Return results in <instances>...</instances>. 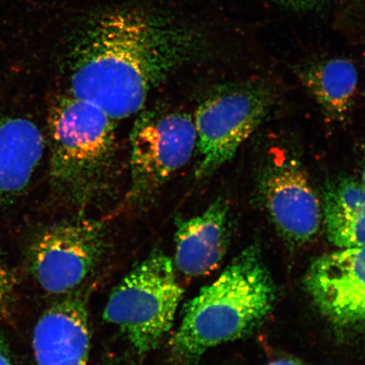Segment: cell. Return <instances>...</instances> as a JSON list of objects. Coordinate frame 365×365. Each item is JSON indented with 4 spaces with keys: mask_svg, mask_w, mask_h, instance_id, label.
<instances>
[{
    "mask_svg": "<svg viewBox=\"0 0 365 365\" xmlns=\"http://www.w3.org/2000/svg\"><path fill=\"white\" fill-rule=\"evenodd\" d=\"M259 194L273 225L287 240L304 243L317 235L322 202L298 162L285 160L264 168Z\"/></svg>",
    "mask_w": 365,
    "mask_h": 365,
    "instance_id": "8",
    "label": "cell"
},
{
    "mask_svg": "<svg viewBox=\"0 0 365 365\" xmlns=\"http://www.w3.org/2000/svg\"><path fill=\"white\" fill-rule=\"evenodd\" d=\"M90 345L88 312L78 296L54 303L34 327L36 365H88Z\"/></svg>",
    "mask_w": 365,
    "mask_h": 365,
    "instance_id": "10",
    "label": "cell"
},
{
    "mask_svg": "<svg viewBox=\"0 0 365 365\" xmlns=\"http://www.w3.org/2000/svg\"><path fill=\"white\" fill-rule=\"evenodd\" d=\"M0 365H13L10 349L1 331H0Z\"/></svg>",
    "mask_w": 365,
    "mask_h": 365,
    "instance_id": "16",
    "label": "cell"
},
{
    "mask_svg": "<svg viewBox=\"0 0 365 365\" xmlns=\"http://www.w3.org/2000/svg\"><path fill=\"white\" fill-rule=\"evenodd\" d=\"M322 216L331 243L341 249L365 247V186L353 178L332 181L323 190Z\"/></svg>",
    "mask_w": 365,
    "mask_h": 365,
    "instance_id": "13",
    "label": "cell"
},
{
    "mask_svg": "<svg viewBox=\"0 0 365 365\" xmlns=\"http://www.w3.org/2000/svg\"><path fill=\"white\" fill-rule=\"evenodd\" d=\"M13 286L6 268L0 263V317H6L11 307Z\"/></svg>",
    "mask_w": 365,
    "mask_h": 365,
    "instance_id": "15",
    "label": "cell"
},
{
    "mask_svg": "<svg viewBox=\"0 0 365 365\" xmlns=\"http://www.w3.org/2000/svg\"><path fill=\"white\" fill-rule=\"evenodd\" d=\"M302 81L328 115L342 120L352 107L359 74L352 62L336 58L309 68Z\"/></svg>",
    "mask_w": 365,
    "mask_h": 365,
    "instance_id": "14",
    "label": "cell"
},
{
    "mask_svg": "<svg viewBox=\"0 0 365 365\" xmlns=\"http://www.w3.org/2000/svg\"><path fill=\"white\" fill-rule=\"evenodd\" d=\"M130 135L128 207L148 202L192 158L196 150L194 118L188 113L153 108L137 113Z\"/></svg>",
    "mask_w": 365,
    "mask_h": 365,
    "instance_id": "6",
    "label": "cell"
},
{
    "mask_svg": "<svg viewBox=\"0 0 365 365\" xmlns=\"http://www.w3.org/2000/svg\"><path fill=\"white\" fill-rule=\"evenodd\" d=\"M268 365H300L299 364L292 361V360H280V361H276Z\"/></svg>",
    "mask_w": 365,
    "mask_h": 365,
    "instance_id": "17",
    "label": "cell"
},
{
    "mask_svg": "<svg viewBox=\"0 0 365 365\" xmlns=\"http://www.w3.org/2000/svg\"><path fill=\"white\" fill-rule=\"evenodd\" d=\"M228 217L230 204L221 197L199 215L177 221L173 261L177 271L196 278L215 270L227 249Z\"/></svg>",
    "mask_w": 365,
    "mask_h": 365,
    "instance_id": "11",
    "label": "cell"
},
{
    "mask_svg": "<svg viewBox=\"0 0 365 365\" xmlns=\"http://www.w3.org/2000/svg\"><path fill=\"white\" fill-rule=\"evenodd\" d=\"M307 286L327 317L341 324L365 322V247L324 255L312 264Z\"/></svg>",
    "mask_w": 365,
    "mask_h": 365,
    "instance_id": "9",
    "label": "cell"
},
{
    "mask_svg": "<svg viewBox=\"0 0 365 365\" xmlns=\"http://www.w3.org/2000/svg\"><path fill=\"white\" fill-rule=\"evenodd\" d=\"M115 122L96 105L67 93L49 109V179L59 197L76 207L110 189L117 168Z\"/></svg>",
    "mask_w": 365,
    "mask_h": 365,
    "instance_id": "3",
    "label": "cell"
},
{
    "mask_svg": "<svg viewBox=\"0 0 365 365\" xmlns=\"http://www.w3.org/2000/svg\"><path fill=\"white\" fill-rule=\"evenodd\" d=\"M202 48L195 30L161 13L118 8L96 14L71 46L66 93L125 120L196 61Z\"/></svg>",
    "mask_w": 365,
    "mask_h": 365,
    "instance_id": "1",
    "label": "cell"
},
{
    "mask_svg": "<svg viewBox=\"0 0 365 365\" xmlns=\"http://www.w3.org/2000/svg\"><path fill=\"white\" fill-rule=\"evenodd\" d=\"M105 248L102 223L89 219L56 223L36 237L30 249V269L49 294L71 293L95 270Z\"/></svg>",
    "mask_w": 365,
    "mask_h": 365,
    "instance_id": "7",
    "label": "cell"
},
{
    "mask_svg": "<svg viewBox=\"0 0 365 365\" xmlns=\"http://www.w3.org/2000/svg\"><path fill=\"white\" fill-rule=\"evenodd\" d=\"M363 152H364V166L363 170V175H362V182L363 185L365 186V144L362 147Z\"/></svg>",
    "mask_w": 365,
    "mask_h": 365,
    "instance_id": "18",
    "label": "cell"
},
{
    "mask_svg": "<svg viewBox=\"0 0 365 365\" xmlns=\"http://www.w3.org/2000/svg\"><path fill=\"white\" fill-rule=\"evenodd\" d=\"M44 138L29 118H0V205L25 192L44 153Z\"/></svg>",
    "mask_w": 365,
    "mask_h": 365,
    "instance_id": "12",
    "label": "cell"
},
{
    "mask_svg": "<svg viewBox=\"0 0 365 365\" xmlns=\"http://www.w3.org/2000/svg\"><path fill=\"white\" fill-rule=\"evenodd\" d=\"M274 98L271 85L249 81L214 90L200 103L193 118L197 179L211 176L231 161L270 111Z\"/></svg>",
    "mask_w": 365,
    "mask_h": 365,
    "instance_id": "5",
    "label": "cell"
},
{
    "mask_svg": "<svg viewBox=\"0 0 365 365\" xmlns=\"http://www.w3.org/2000/svg\"><path fill=\"white\" fill-rule=\"evenodd\" d=\"M275 301V287L261 253L250 246L188 304L171 341L176 363L190 365L209 349L241 339L261 324Z\"/></svg>",
    "mask_w": 365,
    "mask_h": 365,
    "instance_id": "2",
    "label": "cell"
},
{
    "mask_svg": "<svg viewBox=\"0 0 365 365\" xmlns=\"http://www.w3.org/2000/svg\"><path fill=\"white\" fill-rule=\"evenodd\" d=\"M182 294L173 259L153 254L114 287L103 317L121 331L137 353L148 354L171 330Z\"/></svg>",
    "mask_w": 365,
    "mask_h": 365,
    "instance_id": "4",
    "label": "cell"
}]
</instances>
